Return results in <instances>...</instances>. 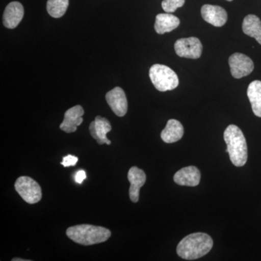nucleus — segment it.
Segmentation results:
<instances>
[{
  "mask_svg": "<svg viewBox=\"0 0 261 261\" xmlns=\"http://www.w3.org/2000/svg\"><path fill=\"white\" fill-rule=\"evenodd\" d=\"M214 246V241L205 233H194L187 235L178 243L176 252L185 260H192L205 256Z\"/></svg>",
  "mask_w": 261,
  "mask_h": 261,
  "instance_id": "1",
  "label": "nucleus"
},
{
  "mask_svg": "<svg viewBox=\"0 0 261 261\" xmlns=\"http://www.w3.org/2000/svg\"><path fill=\"white\" fill-rule=\"evenodd\" d=\"M66 234L74 243L88 246L107 241L111 238V231L102 226L81 224L68 228Z\"/></svg>",
  "mask_w": 261,
  "mask_h": 261,
  "instance_id": "2",
  "label": "nucleus"
},
{
  "mask_svg": "<svg viewBox=\"0 0 261 261\" xmlns=\"http://www.w3.org/2000/svg\"><path fill=\"white\" fill-rule=\"evenodd\" d=\"M224 139L231 163L237 167L245 166L248 154L246 140L241 129L235 125H229L224 130Z\"/></svg>",
  "mask_w": 261,
  "mask_h": 261,
  "instance_id": "3",
  "label": "nucleus"
},
{
  "mask_svg": "<svg viewBox=\"0 0 261 261\" xmlns=\"http://www.w3.org/2000/svg\"><path fill=\"white\" fill-rule=\"evenodd\" d=\"M149 78L160 92L173 90L179 84L178 75L166 65L154 64L149 69Z\"/></svg>",
  "mask_w": 261,
  "mask_h": 261,
  "instance_id": "4",
  "label": "nucleus"
},
{
  "mask_svg": "<svg viewBox=\"0 0 261 261\" xmlns=\"http://www.w3.org/2000/svg\"><path fill=\"white\" fill-rule=\"evenodd\" d=\"M15 189L27 203H37L42 199V192L40 185L29 176L19 177L15 181Z\"/></svg>",
  "mask_w": 261,
  "mask_h": 261,
  "instance_id": "5",
  "label": "nucleus"
},
{
  "mask_svg": "<svg viewBox=\"0 0 261 261\" xmlns=\"http://www.w3.org/2000/svg\"><path fill=\"white\" fill-rule=\"evenodd\" d=\"M175 51L178 56L190 59H198L202 51V44L196 37L182 38L174 44Z\"/></svg>",
  "mask_w": 261,
  "mask_h": 261,
  "instance_id": "6",
  "label": "nucleus"
},
{
  "mask_svg": "<svg viewBox=\"0 0 261 261\" xmlns=\"http://www.w3.org/2000/svg\"><path fill=\"white\" fill-rule=\"evenodd\" d=\"M231 73L233 78L241 79L252 73L254 63L248 56L242 53H234L228 58Z\"/></svg>",
  "mask_w": 261,
  "mask_h": 261,
  "instance_id": "7",
  "label": "nucleus"
},
{
  "mask_svg": "<svg viewBox=\"0 0 261 261\" xmlns=\"http://www.w3.org/2000/svg\"><path fill=\"white\" fill-rule=\"evenodd\" d=\"M106 101L113 112L118 117H123L128 111L126 94L121 87H116L106 94Z\"/></svg>",
  "mask_w": 261,
  "mask_h": 261,
  "instance_id": "8",
  "label": "nucleus"
},
{
  "mask_svg": "<svg viewBox=\"0 0 261 261\" xmlns=\"http://www.w3.org/2000/svg\"><path fill=\"white\" fill-rule=\"evenodd\" d=\"M112 130L111 123L107 118L98 116L96 117L94 121H92L89 126V132L94 140L97 141L99 145L104 144L111 145V140H108V133Z\"/></svg>",
  "mask_w": 261,
  "mask_h": 261,
  "instance_id": "9",
  "label": "nucleus"
},
{
  "mask_svg": "<svg viewBox=\"0 0 261 261\" xmlns=\"http://www.w3.org/2000/svg\"><path fill=\"white\" fill-rule=\"evenodd\" d=\"M201 15L207 23L216 27H223L227 21L226 10L217 5H203L201 8Z\"/></svg>",
  "mask_w": 261,
  "mask_h": 261,
  "instance_id": "10",
  "label": "nucleus"
},
{
  "mask_svg": "<svg viewBox=\"0 0 261 261\" xmlns=\"http://www.w3.org/2000/svg\"><path fill=\"white\" fill-rule=\"evenodd\" d=\"M84 111L81 106H75L70 108L65 113L64 119L60 125V128L66 133H73L77 129L83 122L82 116H84Z\"/></svg>",
  "mask_w": 261,
  "mask_h": 261,
  "instance_id": "11",
  "label": "nucleus"
},
{
  "mask_svg": "<svg viewBox=\"0 0 261 261\" xmlns=\"http://www.w3.org/2000/svg\"><path fill=\"white\" fill-rule=\"evenodd\" d=\"M128 179L130 182L129 197L133 202H137L140 199L141 187L145 185L146 179L145 173L143 170L133 166L130 168L128 173Z\"/></svg>",
  "mask_w": 261,
  "mask_h": 261,
  "instance_id": "12",
  "label": "nucleus"
},
{
  "mask_svg": "<svg viewBox=\"0 0 261 261\" xmlns=\"http://www.w3.org/2000/svg\"><path fill=\"white\" fill-rule=\"evenodd\" d=\"M24 15L23 5L18 2H12L5 8L3 15V25L6 28H16L21 21Z\"/></svg>",
  "mask_w": 261,
  "mask_h": 261,
  "instance_id": "13",
  "label": "nucleus"
},
{
  "mask_svg": "<svg viewBox=\"0 0 261 261\" xmlns=\"http://www.w3.org/2000/svg\"><path fill=\"white\" fill-rule=\"evenodd\" d=\"M201 174L195 166H187L175 173L173 181L181 186L196 187L200 184Z\"/></svg>",
  "mask_w": 261,
  "mask_h": 261,
  "instance_id": "14",
  "label": "nucleus"
},
{
  "mask_svg": "<svg viewBox=\"0 0 261 261\" xmlns=\"http://www.w3.org/2000/svg\"><path fill=\"white\" fill-rule=\"evenodd\" d=\"M185 133L184 127L177 120L170 119L161 132V139L166 143H174L182 138Z\"/></svg>",
  "mask_w": 261,
  "mask_h": 261,
  "instance_id": "15",
  "label": "nucleus"
},
{
  "mask_svg": "<svg viewBox=\"0 0 261 261\" xmlns=\"http://www.w3.org/2000/svg\"><path fill=\"white\" fill-rule=\"evenodd\" d=\"M180 20L171 13H161L156 16L154 29L159 34L172 32L178 27Z\"/></svg>",
  "mask_w": 261,
  "mask_h": 261,
  "instance_id": "16",
  "label": "nucleus"
},
{
  "mask_svg": "<svg viewBox=\"0 0 261 261\" xmlns=\"http://www.w3.org/2000/svg\"><path fill=\"white\" fill-rule=\"evenodd\" d=\"M243 30L246 35L255 38L261 45L260 19L255 15H248L244 19Z\"/></svg>",
  "mask_w": 261,
  "mask_h": 261,
  "instance_id": "17",
  "label": "nucleus"
},
{
  "mask_svg": "<svg viewBox=\"0 0 261 261\" xmlns=\"http://www.w3.org/2000/svg\"><path fill=\"white\" fill-rule=\"evenodd\" d=\"M247 97L249 98L254 114L261 118V82L254 81L247 88Z\"/></svg>",
  "mask_w": 261,
  "mask_h": 261,
  "instance_id": "18",
  "label": "nucleus"
},
{
  "mask_svg": "<svg viewBox=\"0 0 261 261\" xmlns=\"http://www.w3.org/2000/svg\"><path fill=\"white\" fill-rule=\"evenodd\" d=\"M69 0H48L47 10L50 16L55 18H61L68 9Z\"/></svg>",
  "mask_w": 261,
  "mask_h": 261,
  "instance_id": "19",
  "label": "nucleus"
},
{
  "mask_svg": "<svg viewBox=\"0 0 261 261\" xmlns=\"http://www.w3.org/2000/svg\"><path fill=\"white\" fill-rule=\"evenodd\" d=\"M185 0H163L162 8L166 13H171L185 5Z\"/></svg>",
  "mask_w": 261,
  "mask_h": 261,
  "instance_id": "20",
  "label": "nucleus"
},
{
  "mask_svg": "<svg viewBox=\"0 0 261 261\" xmlns=\"http://www.w3.org/2000/svg\"><path fill=\"white\" fill-rule=\"evenodd\" d=\"M78 158L75 157V156L71 155V154H68V155L63 158L61 164L63 165L64 167H69V166H75L77 162H78Z\"/></svg>",
  "mask_w": 261,
  "mask_h": 261,
  "instance_id": "21",
  "label": "nucleus"
},
{
  "mask_svg": "<svg viewBox=\"0 0 261 261\" xmlns=\"http://www.w3.org/2000/svg\"><path fill=\"white\" fill-rule=\"evenodd\" d=\"M86 178H87V176H86L85 171H83V170H80L75 174V181L76 183L82 184L84 180L86 179Z\"/></svg>",
  "mask_w": 261,
  "mask_h": 261,
  "instance_id": "22",
  "label": "nucleus"
},
{
  "mask_svg": "<svg viewBox=\"0 0 261 261\" xmlns=\"http://www.w3.org/2000/svg\"><path fill=\"white\" fill-rule=\"evenodd\" d=\"M29 260H25V259L18 258V257H15L12 259V261H29Z\"/></svg>",
  "mask_w": 261,
  "mask_h": 261,
  "instance_id": "23",
  "label": "nucleus"
},
{
  "mask_svg": "<svg viewBox=\"0 0 261 261\" xmlns=\"http://www.w3.org/2000/svg\"><path fill=\"white\" fill-rule=\"evenodd\" d=\"M226 1L231 2V1H233V0H226Z\"/></svg>",
  "mask_w": 261,
  "mask_h": 261,
  "instance_id": "24",
  "label": "nucleus"
}]
</instances>
